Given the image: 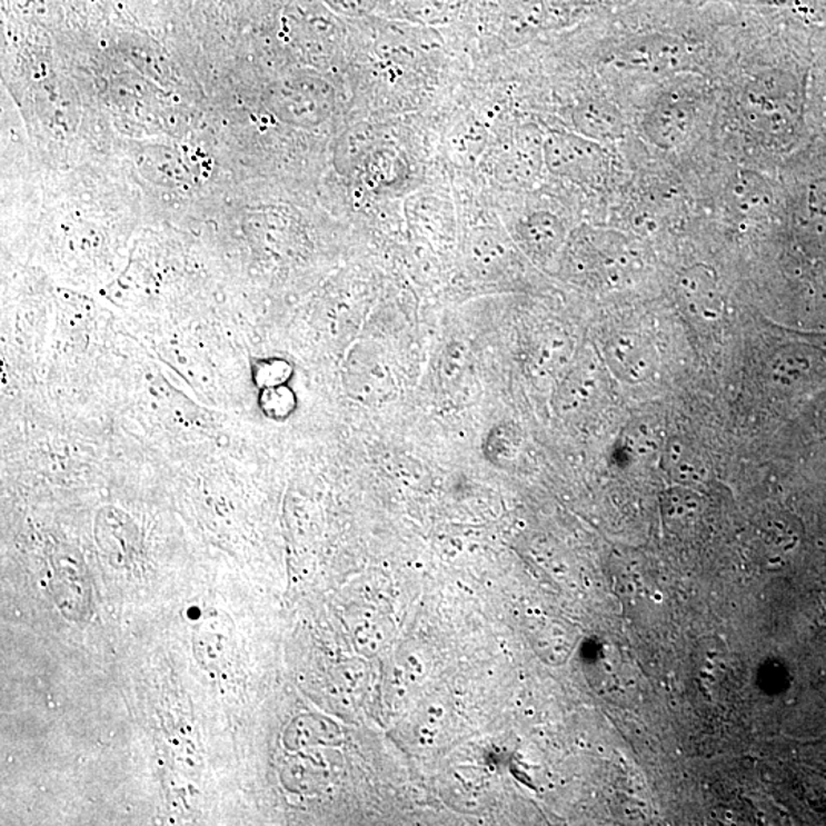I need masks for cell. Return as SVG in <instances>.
<instances>
[{"label": "cell", "mask_w": 826, "mask_h": 826, "mask_svg": "<svg viewBox=\"0 0 826 826\" xmlns=\"http://www.w3.org/2000/svg\"><path fill=\"white\" fill-rule=\"evenodd\" d=\"M544 157L553 173L576 181H593L606 166L605 152L597 142L569 133H553L545 141Z\"/></svg>", "instance_id": "1"}, {"label": "cell", "mask_w": 826, "mask_h": 826, "mask_svg": "<svg viewBox=\"0 0 826 826\" xmlns=\"http://www.w3.org/2000/svg\"><path fill=\"white\" fill-rule=\"evenodd\" d=\"M695 108L685 97L665 96L646 116L645 132L658 148L674 149L689 136Z\"/></svg>", "instance_id": "2"}, {"label": "cell", "mask_w": 826, "mask_h": 826, "mask_svg": "<svg viewBox=\"0 0 826 826\" xmlns=\"http://www.w3.org/2000/svg\"><path fill=\"white\" fill-rule=\"evenodd\" d=\"M678 295L683 305L694 316L714 320L723 315L721 283L714 268L709 266L698 263L683 271L678 279Z\"/></svg>", "instance_id": "3"}, {"label": "cell", "mask_w": 826, "mask_h": 826, "mask_svg": "<svg viewBox=\"0 0 826 826\" xmlns=\"http://www.w3.org/2000/svg\"><path fill=\"white\" fill-rule=\"evenodd\" d=\"M663 466L677 486L695 487L709 479V455L697 441L687 437L666 439L661 451Z\"/></svg>", "instance_id": "4"}, {"label": "cell", "mask_w": 826, "mask_h": 826, "mask_svg": "<svg viewBox=\"0 0 826 826\" xmlns=\"http://www.w3.org/2000/svg\"><path fill=\"white\" fill-rule=\"evenodd\" d=\"M606 360L613 372L629 382L646 380L654 372L657 357L649 341L638 334H620L609 341Z\"/></svg>", "instance_id": "5"}, {"label": "cell", "mask_w": 826, "mask_h": 826, "mask_svg": "<svg viewBox=\"0 0 826 826\" xmlns=\"http://www.w3.org/2000/svg\"><path fill=\"white\" fill-rule=\"evenodd\" d=\"M665 524L675 533L691 530L703 515V499L691 487L677 486L661 498Z\"/></svg>", "instance_id": "6"}, {"label": "cell", "mask_w": 826, "mask_h": 826, "mask_svg": "<svg viewBox=\"0 0 826 826\" xmlns=\"http://www.w3.org/2000/svg\"><path fill=\"white\" fill-rule=\"evenodd\" d=\"M601 385V370L597 360L586 357L569 370L567 378L561 382L559 405L564 410L577 409L591 400Z\"/></svg>", "instance_id": "7"}, {"label": "cell", "mask_w": 826, "mask_h": 826, "mask_svg": "<svg viewBox=\"0 0 826 826\" xmlns=\"http://www.w3.org/2000/svg\"><path fill=\"white\" fill-rule=\"evenodd\" d=\"M195 650L201 665L218 669L230 657V626L218 617L203 621L195 634Z\"/></svg>", "instance_id": "8"}, {"label": "cell", "mask_w": 826, "mask_h": 826, "mask_svg": "<svg viewBox=\"0 0 826 826\" xmlns=\"http://www.w3.org/2000/svg\"><path fill=\"white\" fill-rule=\"evenodd\" d=\"M520 239L527 250L539 258L551 256L564 241V229L551 213H535L520 223Z\"/></svg>", "instance_id": "9"}, {"label": "cell", "mask_w": 826, "mask_h": 826, "mask_svg": "<svg viewBox=\"0 0 826 826\" xmlns=\"http://www.w3.org/2000/svg\"><path fill=\"white\" fill-rule=\"evenodd\" d=\"M574 125L584 136L594 140H609L621 133L620 120L613 109L605 105L588 103L574 112Z\"/></svg>", "instance_id": "10"}, {"label": "cell", "mask_w": 826, "mask_h": 826, "mask_svg": "<svg viewBox=\"0 0 826 826\" xmlns=\"http://www.w3.org/2000/svg\"><path fill=\"white\" fill-rule=\"evenodd\" d=\"M629 442L633 454H658V451L661 454L666 441H661V434L657 426L643 421L633 427Z\"/></svg>", "instance_id": "11"}, {"label": "cell", "mask_w": 826, "mask_h": 826, "mask_svg": "<svg viewBox=\"0 0 826 826\" xmlns=\"http://www.w3.org/2000/svg\"><path fill=\"white\" fill-rule=\"evenodd\" d=\"M734 199L740 207H758L759 195L763 193L759 175L744 172L736 177L734 185L730 187Z\"/></svg>", "instance_id": "12"}]
</instances>
